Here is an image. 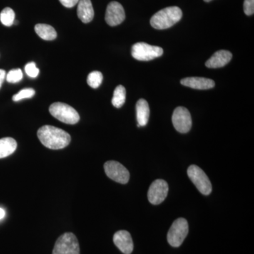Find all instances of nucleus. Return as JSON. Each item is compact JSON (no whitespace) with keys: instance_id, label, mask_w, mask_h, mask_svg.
Returning <instances> with one entry per match:
<instances>
[{"instance_id":"nucleus-20","label":"nucleus","mask_w":254,"mask_h":254,"mask_svg":"<svg viewBox=\"0 0 254 254\" xmlns=\"http://www.w3.org/2000/svg\"><path fill=\"white\" fill-rule=\"evenodd\" d=\"M15 13L14 10L9 7L4 8L0 13V21L5 26H12L14 23Z\"/></svg>"},{"instance_id":"nucleus-16","label":"nucleus","mask_w":254,"mask_h":254,"mask_svg":"<svg viewBox=\"0 0 254 254\" xmlns=\"http://www.w3.org/2000/svg\"><path fill=\"white\" fill-rule=\"evenodd\" d=\"M136 108L138 127H144L148 124L150 117V108L148 102L144 99L138 100Z\"/></svg>"},{"instance_id":"nucleus-19","label":"nucleus","mask_w":254,"mask_h":254,"mask_svg":"<svg viewBox=\"0 0 254 254\" xmlns=\"http://www.w3.org/2000/svg\"><path fill=\"white\" fill-rule=\"evenodd\" d=\"M125 101H126V89L125 87L120 85L114 91L112 103L115 108H120L125 104Z\"/></svg>"},{"instance_id":"nucleus-17","label":"nucleus","mask_w":254,"mask_h":254,"mask_svg":"<svg viewBox=\"0 0 254 254\" xmlns=\"http://www.w3.org/2000/svg\"><path fill=\"white\" fill-rule=\"evenodd\" d=\"M17 148L16 140L10 137L0 139V159L6 158L14 153Z\"/></svg>"},{"instance_id":"nucleus-13","label":"nucleus","mask_w":254,"mask_h":254,"mask_svg":"<svg viewBox=\"0 0 254 254\" xmlns=\"http://www.w3.org/2000/svg\"><path fill=\"white\" fill-rule=\"evenodd\" d=\"M232 54L227 50H219L207 60L205 66L208 68H217L223 67L231 61Z\"/></svg>"},{"instance_id":"nucleus-27","label":"nucleus","mask_w":254,"mask_h":254,"mask_svg":"<svg viewBox=\"0 0 254 254\" xmlns=\"http://www.w3.org/2000/svg\"><path fill=\"white\" fill-rule=\"evenodd\" d=\"M6 71L3 69H0V88L2 86L3 82H4L5 78H6Z\"/></svg>"},{"instance_id":"nucleus-11","label":"nucleus","mask_w":254,"mask_h":254,"mask_svg":"<svg viewBox=\"0 0 254 254\" xmlns=\"http://www.w3.org/2000/svg\"><path fill=\"white\" fill-rule=\"evenodd\" d=\"M125 12L123 5L118 1H112L108 5L105 13V21L110 26H116L125 21Z\"/></svg>"},{"instance_id":"nucleus-18","label":"nucleus","mask_w":254,"mask_h":254,"mask_svg":"<svg viewBox=\"0 0 254 254\" xmlns=\"http://www.w3.org/2000/svg\"><path fill=\"white\" fill-rule=\"evenodd\" d=\"M35 31L40 38L45 41H53L57 38V32L53 26L44 23H38L35 26Z\"/></svg>"},{"instance_id":"nucleus-26","label":"nucleus","mask_w":254,"mask_h":254,"mask_svg":"<svg viewBox=\"0 0 254 254\" xmlns=\"http://www.w3.org/2000/svg\"><path fill=\"white\" fill-rule=\"evenodd\" d=\"M60 1L65 7L71 8L76 4H78L79 0H60Z\"/></svg>"},{"instance_id":"nucleus-29","label":"nucleus","mask_w":254,"mask_h":254,"mask_svg":"<svg viewBox=\"0 0 254 254\" xmlns=\"http://www.w3.org/2000/svg\"><path fill=\"white\" fill-rule=\"evenodd\" d=\"M205 2H209V1H212V0H203Z\"/></svg>"},{"instance_id":"nucleus-7","label":"nucleus","mask_w":254,"mask_h":254,"mask_svg":"<svg viewBox=\"0 0 254 254\" xmlns=\"http://www.w3.org/2000/svg\"><path fill=\"white\" fill-rule=\"evenodd\" d=\"M187 174L193 185L203 195H209L212 191V185L206 174L196 165H190Z\"/></svg>"},{"instance_id":"nucleus-14","label":"nucleus","mask_w":254,"mask_h":254,"mask_svg":"<svg viewBox=\"0 0 254 254\" xmlns=\"http://www.w3.org/2000/svg\"><path fill=\"white\" fill-rule=\"evenodd\" d=\"M181 84L198 90H207L213 88L215 83L210 78L203 77H188L181 80Z\"/></svg>"},{"instance_id":"nucleus-4","label":"nucleus","mask_w":254,"mask_h":254,"mask_svg":"<svg viewBox=\"0 0 254 254\" xmlns=\"http://www.w3.org/2000/svg\"><path fill=\"white\" fill-rule=\"evenodd\" d=\"M53 254H80V247L76 237L71 232H66L55 242Z\"/></svg>"},{"instance_id":"nucleus-10","label":"nucleus","mask_w":254,"mask_h":254,"mask_svg":"<svg viewBox=\"0 0 254 254\" xmlns=\"http://www.w3.org/2000/svg\"><path fill=\"white\" fill-rule=\"evenodd\" d=\"M169 187L168 183L163 180H157L150 185L148 192V198L153 205L163 203L168 195Z\"/></svg>"},{"instance_id":"nucleus-8","label":"nucleus","mask_w":254,"mask_h":254,"mask_svg":"<svg viewBox=\"0 0 254 254\" xmlns=\"http://www.w3.org/2000/svg\"><path fill=\"white\" fill-rule=\"evenodd\" d=\"M104 169L107 176L118 183H128L130 178L129 172L122 164L117 161L106 162L104 165Z\"/></svg>"},{"instance_id":"nucleus-22","label":"nucleus","mask_w":254,"mask_h":254,"mask_svg":"<svg viewBox=\"0 0 254 254\" xmlns=\"http://www.w3.org/2000/svg\"><path fill=\"white\" fill-rule=\"evenodd\" d=\"M23 78V72L20 68L11 70L6 75V81L10 83H16L21 81Z\"/></svg>"},{"instance_id":"nucleus-9","label":"nucleus","mask_w":254,"mask_h":254,"mask_svg":"<svg viewBox=\"0 0 254 254\" xmlns=\"http://www.w3.org/2000/svg\"><path fill=\"white\" fill-rule=\"evenodd\" d=\"M172 121L177 131L186 133L192 126L191 116L190 111L184 107H178L174 111Z\"/></svg>"},{"instance_id":"nucleus-1","label":"nucleus","mask_w":254,"mask_h":254,"mask_svg":"<svg viewBox=\"0 0 254 254\" xmlns=\"http://www.w3.org/2000/svg\"><path fill=\"white\" fill-rule=\"evenodd\" d=\"M37 135L42 144L50 149H63L71 142V136L67 132L50 125L42 127Z\"/></svg>"},{"instance_id":"nucleus-24","label":"nucleus","mask_w":254,"mask_h":254,"mask_svg":"<svg viewBox=\"0 0 254 254\" xmlns=\"http://www.w3.org/2000/svg\"><path fill=\"white\" fill-rule=\"evenodd\" d=\"M25 71L29 77L36 78L39 74V69L35 63H29L25 66Z\"/></svg>"},{"instance_id":"nucleus-23","label":"nucleus","mask_w":254,"mask_h":254,"mask_svg":"<svg viewBox=\"0 0 254 254\" xmlns=\"http://www.w3.org/2000/svg\"><path fill=\"white\" fill-rule=\"evenodd\" d=\"M36 94V91L33 88H24L18 92L12 97V100L14 102L20 101L26 98H31Z\"/></svg>"},{"instance_id":"nucleus-12","label":"nucleus","mask_w":254,"mask_h":254,"mask_svg":"<svg viewBox=\"0 0 254 254\" xmlns=\"http://www.w3.org/2000/svg\"><path fill=\"white\" fill-rule=\"evenodd\" d=\"M115 246L125 254H131L133 250V243L129 232L120 230L114 235Z\"/></svg>"},{"instance_id":"nucleus-2","label":"nucleus","mask_w":254,"mask_h":254,"mask_svg":"<svg viewBox=\"0 0 254 254\" xmlns=\"http://www.w3.org/2000/svg\"><path fill=\"white\" fill-rule=\"evenodd\" d=\"M182 17V11L178 6H170L160 10L152 16L150 24L155 29L164 30L172 27Z\"/></svg>"},{"instance_id":"nucleus-21","label":"nucleus","mask_w":254,"mask_h":254,"mask_svg":"<svg viewBox=\"0 0 254 254\" xmlns=\"http://www.w3.org/2000/svg\"><path fill=\"white\" fill-rule=\"evenodd\" d=\"M103 76L100 71H92L88 74L87 83L91 88H98L103 82Z\"/></svg>"},{"instance_id":"nucleus-25","label":"nucleus","mask_w":254,"mask_h":254,"mask_svg":"<svg viewBox=\"0 0 254 254\" xmlns=\"http://www.w3.org/2000/svg\"><path fill=\"white\" fill-rule=\"evenodd\" d=\"M244 11L247 16H252L254 13V0H245Z\"/></svg>"},{"instance_id":"nucleus-15","label":"nucleus","mask_w":254,"mask_h":254,"mask_svg":"<svg viewBox=\"0 0 254 254\" xmlns=\"http://www.w3.org/2000/svg\"><path fill=\"white\" fill-rule=\"evenodd\" d=\"M77 14L82 22H91L94 17V10L91 0H79L78 2Z\"/></svg>"},{"instance_id":"nucleus-6","label":"nucleus","mask_w":254,"mask_h":254,"mask_svg":"<svg viewBox=\"0 0 254 254\" xmlns=\"http://www.w3.org/2000/svg\"><path fill=\"white\" fill-rule=\"evenodd\" d=\"M188 232L189 225L186 219H177L169 230L168 243L173 247H180L188 235Z\"/></svg>"},{"instance_id":"nucleus-5","label":"nucleus","mask_w":254,"mask_h":254,"mask_svg":"<svg viewBox=\"0 0 254 254\" xmlns=\"http://www.w3.org/2000/svg\"><path fill=\"white\" fill-rule=\"evenodd\" d=\"M163 54V48L150 46L145 43H137L131 48L132 57L138 61H150L162 56Z\"/></svg>"},{"instance_id":"nucleus-28","label":"nucleus","mask_w":254,"mask_h":254,"mask_svg":"<svg viewBox=\"0 0 254 254\" xmlns=\"http://www.w3.org/2000/svg\"><path fill=\"white\" fill-rule=\"evenodd\" d=\"M5 211L2 208H0V220L4 218Z\"/></svg>"},{"instance_id":"nucleus-3","label":"nucleus","mask_w":254,"mask_h":254,"mask_svg":"<svg viewBox=\"0 0 254 254\" xmlns=\"http://www.w3.org/2000/svg\"><path fill=\"white\" fill-rule=\"evenodd\" d=\"M49 111L57 120L68 125H75L80 120L77 111L72 107L65 103L60 102L53 103L50 105Z\"/></svg>"}]
</instances>
